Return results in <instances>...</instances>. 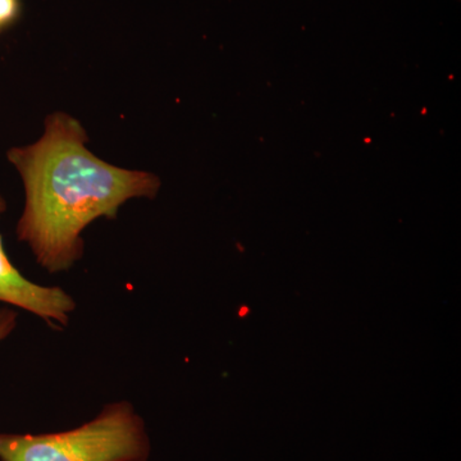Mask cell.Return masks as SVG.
I'll return each mask as SVG.
<instances>
[{
  "label": "cell",
  "mask_w": 461,
  "mask_h": 461,
  "mask_svg": "<svg viewBox=\"0 0 461 461\" xmlns=\"http://www.w3.org/2000/svg\"><path fill=\"white\" fill-rule=\"evenodd\" d=\"M86 141L77 120L53 113L41 140L8 151L26 193L18 240L51 273L66 271L80 259L81 232L93 221L114 218L127 200L154 198L159 189L157 176L109 165L91 153Z\"/></svg>",
  "instance_id": "cell-1"
},
{
  "label": "cell",
  "mask_w": 461,
  "mask_h": 461,
  "mask_svg": "<svg viewBox=\"0 0 461 461\" xmlns=\"http://www.w3.org/2000/svg\"><path fill=\"white\" fill-rule=\"evenodd\" d=\"M145 423L127 402L109 403L78 429L44 435L0 433V461H148Z\"/></svg>",
  "instance_id": "cell-2"
},
{
  "label": "cell",
  "mask_w": 461,
  "mask_h": 461,
  "mask_svg": "<svg viewBox=\"0 0 461 461\" xmlns=\"http://www.w3.org/2000/svg\"><path fill=\"white\" fill-rule=\"evenodd\" d=\"M7 204L0 195V214ZM0 303L25 309L48 321L54 329L67 326L76 303L60 287H47L33 284L11 263L0 236Z\"/></svg>",
  "instance_id": "cell-3"
},
{
  "label": "cell",
  "mask_w": 461,
  "mask_h": 461,
  "mask_svg": "<svg viewBox=\"0 0 461 461\" xmlns=\"http://www.w3.org/2000/svg\"><path fill=\"white\" fill-rule=\"evenodd\" d=\"M20 11V0H0V32L17 20Z\"/></svg>",
  "instance_id": "cell-4"
},
{
  "label": "cell",
  "mask_w": 461,
  "mask_h": 461,
  "mask_svg": "<svg viewBox=\"0 0 461 461\" xmlns=\"http://www.w3.org/2000/svg\"><path fill=\"white\" fill-rule=\"evenodd\" d=\"M17 313L12 309L0 308V342L16 329Z\"/></svg>",
  "instance_id": "cell-5"
}]
</instances>
